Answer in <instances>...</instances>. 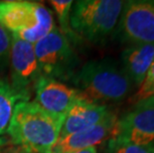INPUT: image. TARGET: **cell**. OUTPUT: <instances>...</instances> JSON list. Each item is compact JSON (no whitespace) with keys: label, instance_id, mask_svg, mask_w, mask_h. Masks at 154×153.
I'll return each mask as SVG.
<instances>
[{"label":"cell","instance_id":"cell-1","mask_svg":"<svg viewBox=\"0 0 154 153\" xmlns=\"http://www.w3.org/2000/svg\"><path fill=\"white\" fill-rule=\"evenodd\" d=\"M62 124L63 119L51 115L35 102H19L7 133L11 141L27 153H52Z\"/></svg>","mask_w":154,"mask_h":153},{"label":"cell","instance_id":"cell-2","mask_svg":"<svg viewBox=\"0 0 154 153\" xmlns=\"http://www.w3.org/2000/svg\"><path fill=\"white\" fill-rule=\"evenodd\" d=\"M72 81L85 99L96 103H119L133 87L121 64L111 58L88 62Z\"/></svg>","mask_w":154,"mask_h":153},{"label":"cell","instance_id":"cell-3","mask_svg":"<svg viewBox=\"0 0 154 153\" xmlns=\"http://www.w3.org/2000/svg\"><path fill=\"white\" fill-rule=\"evenodd\" d=\"M124 1L79 0L73 3L70 26L75 35L103 44L116 30Z\"/></svg>","mask_w":154,"mask_h":153},{"label":"cell","instance_id":"cell-4","mask_svg":"<svg viewBox=\"0 0 154 153\" xmlns=\"http://www.w3.org/2000/svg\"><path fill=\"white\" fill-rule=\"evenodd\" d=\"M34 51L42 77L63 82L73 80L77 74L78 56L71 41L58 27L35 43Z\"/></svg>","mask_w":154,"mask_h":153},{"label":"cell","instance_id":"cell-5","mask_svg":"<svg viewBox=\"0 0 154 153\" xmlns=\"http://www.w3.org/2000/svg\"><path fill=\"white\" fill-rule=\"evenodd\" d=\"M114 35L130 45L154 46V0L124 1Z\"/></svg>","mask_w":154,"mask_h":153},{"label":"cell","instance_id":"cell-6","mask_svg":"<svg viewBox=\"0 0 154 153\" xmlns=\"http://www.w3.org/2000/svg\"><path fill=\"white\" fill-rule=\"evenodd\" d=\"M109 138L136 145L154 142V96L136 103L117 118Z\"/></svg>","mask_w":154,"mask_h":153},{"label":"cell","instance_id":"cell-7","mask_svg":"<svg viewBox=\"0 0 154 153\" xmlns=\"http://www.w3.org/2000/svg\"><path fill=\"white\" fill-rule=\"evenodd\" d=\"M10 84L21 96L23 102H28L31 89L41 77L34 45L12 35L10 61Z\"/></svg>","mask_w":154,"mask_h":153},{"label":"cell","instance_id":"cell-8","mask_svg":"<svg viewBox=\"0 0 154 153\" xmlns=\"http://www.w3.org/2000/svg\"><path fill=\"white\" fill-rule=\"evenodd\" d=\"M35 100L45 112L57 118L63 119L71 107L84 99L76 87L47 77H40L34 86Z\"/></svg>","mask_w":154,"mask_h":153},{"label":"cell","instance_id":"cell-9","mask_svg":"<svg viewBox=\"0 0 154 153\" xmlns=\"http://www.w3.org/2000/svg\"><path fill=\"white\" fill-rule=\"evenodd\" d=\"M117 118V115L110 110L93 127L68 135L64 138H59L52 153H70L88 147H96L97 144L110 137Z\"/></svg>","mask_w":154,"mask_h":153},{"label":"cell","instance_id":"cell-10","mask_svg":"<svg viewBox=\"0 0 154 153\" xmlns=\"http://www.w3.org/2000/svg\"><path fill=\"white\" fill-rule=\"evenodd\" d=\"M38 22V2L25 0L0 1V24L12 35L35 28Z\"/></svg>","mask_w":154,"mask_h":153},{"label":"cell","instance_id":"cell-11","mask_svg":"<svg viewBox=\"0 0 154 153\" xmlns=\"http://www.w3.org/2000/svg\"><path fill=\"white\" fill-rule=\"evenodd\" d=\"M110 110L106 105L81 99L71 107L65 116L59 138L78 133L97 124Z\"/></svg>","mask_w":154,"mask_h":153},{"label":"cell","instance_id":"cell-12","mask_svg":"<svg viewBox=\"0 0 154 153\" xmlns=\"http://www.w3.org/2000/svg\"><path fill=\"white\" fill-rule=\"evenodd\" d=\"M154 61V46L130 45L121 53V66L133 84L139 87Z\"/></svg>","mask_w":154,"mask_h":153},{"label":"cell","instance_id":"cell-13","mask_svg":"<svg viewBox=\"0 0 154 153\" xmlns=\"http://www.w3.org/2000/svg\"><path fill=\"white\" fill-rule=\"evenodd\" d=\"M19 102L23 100L11 84L0 79V136L7 133L15 106Z\"/></svg>","mask_w":154,"mask_h":153},{"label":"cell","instance_id":"cell-14","mask_svg":"<svg viewBox=\"0 0 154 153\" xmlns=\"http://www.w3.org/2000/svg\"><path fill=\"white\" fill-rule=\"evenodd\" d=\"M55 27L56 25L54 23L52 12L47 7H45L42 3H38V22L35 28L30 31L13 36L34 45L41 39L46 37Z\"/></svg>","mask_w":154,"mask_h":153},{"label":"cell","instance_id":"cell-15","mask_svg":"<svg viewBox=\"0 0 154 153\" xmlns=\"http://www.w3.org/2000/svg\"><path fill=\"white\" fill-rule=\"evenodd\" d=\"M49 3L53 7L58 17L61 32L71 41V36L74 38L73 35H75L70 26V15L74 2L71 0H51Z\"/></svg>","mask_w":154,"mask_h":153},{"label":"cell","instance_id":"cell-16","mask_svg":"<svg viewBox=\"0 0 154 153\" xmlns=\"http://www.w3.org/2000/svg\"><path fill=\"white\" fill-rule=\"evenodd\" d=\"M109 153H154V142L145 145H136L109 138L107 144Z\"/></svg>","mask_w":154,"mask_h":153},{"label":"cell","instance_id":"cell-17","mask_svg":"<svg viewBox=\"0 0 154 153\" xmlns=\"http://www.w3.org/2000/svg\"><path fill=\"white\" fill-rule=\"evenodd\" d=\"M154 96V61L147 72L142 84L138 87V90L129 99V102L135 105L136 103L143 99Z\"/></svg>","mask_w":154,"mask_h":153},{"label":"cell","instance_id":"cell-18","mask_svg":"<svg viewBox=\"0 0 154 153\" xmlns=\"http://www.w3.org/2000/svg\"><path fill=\"white\" fill-rule=\"evenodd\" d=\"M12 34L0 24V73L9 67Z\"/></svg>","mask_w":154,"mask_h":153},{"label":"cell","instance_id":"cell-19","mask_svg":"<svg viewBox=\"0 0 154 153\" xmlns=\"http://www.w3.org/2000/svg\"><path fill=\"white\" fill-rule=\"evenodd\" d=\"M70 153H97V150L96 147H88V148H85V149H81V150H77V151H73Z\"/></svg>","mask_w":154,"mask_h":153},{"label":"cell","instance_id":"cell-20","mask_svg":"<svg viewBox=\"0 0 154 153\" xmlns=\"http://www.w3.org/2000/svg\"><path fill=\"white\" fill-rule=\"evenodd\" d=\"M9 143V140L4 136H0V153H2V151L4 150L5 146Z\"/></svg>","mask_w":154,"mask_h":153},{"label":"cell","instance_id":"cell-21","mask_svg":"<svg viewBox=\"0 0 154 153\" xmlns=\"http://www.w3.org/2000/svg\"><path fill=\"white\" fill-rule=\"evenodd\" d=\"M12 153H27V152H26V151H24V150H23L22 152H12Z\"/></svg>","mask_w":154,"mask_h":153}]
</instances>
